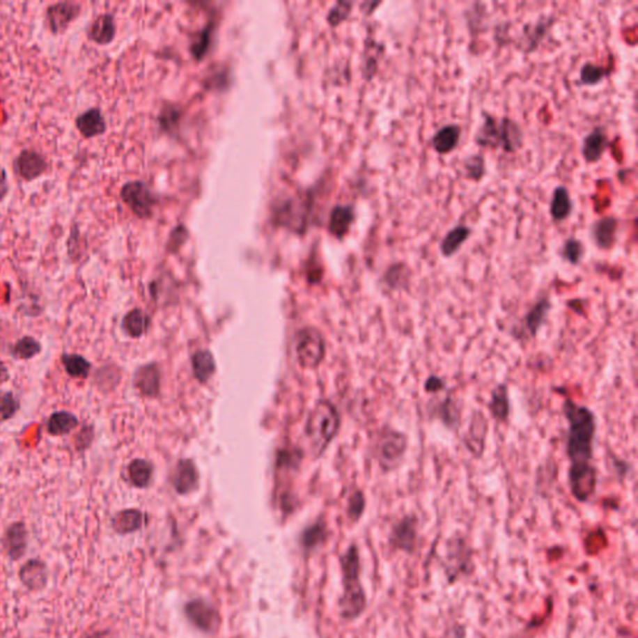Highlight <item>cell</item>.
I'll return each mask as SVG.
<instances>
[{
    "label": "cell",
    "mask_w": 638,
    "mask_h": 638,
    "mask_svg": "<svg viewBox=\"0 0 638 638\" xmlns=\"http://www.w3.org/2000/svg\"><path fill=\"white\" fill-rule=\"evenodd\" d=\"M563 415L568 421L566 453L570 460L568 485L573 497L587 502L595 494L597 470L593 460V440L596 435V417L591 409L566 399Z\"/></svg>",
    "instance_id": "cell-1"
},
{
    "label": "cell",
    "mask_w": 638,
    "mask_h": 638,
    "mask_svg": "<svg viewBox=\"0 0 638 638\" xmlns=\"http://www.w3.org/2000/svg\"><path fill=\"white\" fill-rule=\"evenodd\" d=\"M483 124L474 135V141L478 148L497 150L501 148L506 154H515L524 146L525 135L520 125L508 116L497 118L483 111Z\"/></svg>",
    "instance_id": "cell-2"
},
{
    "label": "cell",
    "mask_w": 638,
    "mask_h": 638,
    "mask_svg": "<svg viewBox=\"0 0 638 638\" xmlns=\"http://www.w3.org/2000/svg\"><path fill=\"white\" fill-rule=\"evenodd\" d=\"M344 592L341 600L342 616L347 620H355L366 611V592L359 579L361 560L355 545H352L341 559Z\"/></svg>",
    "instance_id": "cell-3"
},
{
    "label": "cell",
    "mask_w": 638,
    "mask_h": 638,
    "mask_svg": "<svg viewBox=\"0 0 638 638\" xmlns=\"http://www.w3.org/2000/svg\"><path fill=\"white\" fill-rule=\"evenodd\" d=\"M339 428L337 409L329 402H319L314 407L307 421V433L311 450L314 456H319L336 437Z\"/></svg>",
    "instance_id": "cell-4"
},
{
    "label": "cell",
    "mask_w": 638,
    "mask_h": 638,
    "mask_svg": "<svg viewBox=\"0 0 638 638\" xmlns=\"http://www.w3.org/2000/svg\"><path fill=\"white\" fill-rule=\"evenodd\" d=\"M297 358L302 366L316 368L325 358V341L314 328H304L298 333L296 345Z\"/></svg>",
    "instance_id": "cell-5"
},
{
    "label": "cell",
    "mask_w": 638,
    "mask_h": 638,
    "mask_svg": "<svg viewBox=\"0 0 638 638\" xmlns=\"http://www.w3.org/2000/svg\"><path fill=\"white\" fill-rule=\"evenodd\" d=\"M83 12V6L77 1H58L47 6L45 23L53 36L65 34L71 24L74 23Z\"/></svg>",
    "instance_id": "cell-6"
},
{
    "label": "cell",
    "mask_w": 638,
    "mask_h": 638,
    "mask_svg": "<svg viewBox=\"0 0 638 638\" xmlns=\"http://www.w3.org/2000/svg\"><path fill=\"white\" fill-rule=\"evenodd\" d=\"M408 450V437L396 430L383 434L379 443V462L384 470H393L400 465Z\"/></svg>",
    "instance_id": "cell-7"
},
{
    "label": "cell",
    "mask_w": 638,
    "mask_h": 638,
    "mask_svg": "<svg viewBox=\"0 0 638 638\" xmlns=\"http://www.w3.org/2000/svg\"><path fill=\"white\" fill-rule=\"evenodd\" d=\"M121 200L140 219H146L154 207L155 199L148 186L141 181L125 183L120 191Z\"/></svg>",
    "instance_id": "cell-8"
},
{
    "label": "cell",
    "mask_w": 638,
    "mask_h": 638,
    "mask_svg": "<svg viewBox=\"0 0 638 638\" xmlns=\"http://www.w3.org/2000/svg\"><path fill=\"white\" fill-rule=\"evenodd\" d=\"M47 169V157L33 148H24L14 159V171L26 182L42 178Z\"/></svg>",
    "instance_id": "cell-9"
},
{
    "label": "cell",
    "mask_w": 638,
    "mask_h": 638,
    "mask_svg": "<svg viewBox=\"0 0 638 638\" xmlns=\"http://www.w3.org/2000/svg\"><path fill=\"white\" fill-rule=\"evenodd\" d=\"M185 612L189 620L203 632H216L221 625L219 611L202 600H194L187 603Z\"/></svg>",
    "instance_id": "cell-10"
},
{
    "label": "cell",
    "mask_w": 638,
    "mask_h": 638,
    "mask_svg": "<svg viewBox=\"0 0 638 638\" xmlns=\"http://www.w3.org/2000/svg\"><path fill=\"white\" fill-rule=\"evenodd\" d=\"M418 540V520L408 515L394 525L390 534L389 543L394 549L412 554Z\"/></svg>",
    "instance_id": "cell-11"
},
{
    "label": "cell",
    "mask_w": 638,
    "mask_h": 638,
    "mask_svg": "<svg viewBox=\"0 0 638 638\" xmlns=\"http://www.w3.org/2000/svg\"><path fill=\"white\" fill-rule=\"evenodd\" d=\"M28 538V529L22 521L13 522L6 527L1 538V545L6 555L9 559H12L13 561H18L19 559H22L26 554L29 543Z\"/></svg>",
    "instance_id": "cell-12"
},
{
    "label": "cell",
    "mask_w": 638,
    "mask_h": 638,
    "mask_svg": "<svg viewBox=\"0 0 638 638\" xmlns=\"http://www.w3.org/2000/svg\"><path fill=\"white\" fill-rule=\"evenodd\" d=\"M617 232H618V219L615 216H606L602 219H596L590 227V235L592 241L602 251H609L614 249L617 242Z\"/></svg>",
    "instance_id": "cell-13"
},
{
    "label": "cell",
    "mask_w": 638,
    "mask_h": 638,
    "mask_svg": "<svg viewBox=\"0 0 638 638\" xmlns=\"http://www.w3.org/2000/svg\"><path fill=\"white\" fill-rule=\"evenodd\" d=\"M554 24L555 17H541L535 23L526 24L520 36V47L522 52L531 53L536 50Z\"/></svg>",
    "instance_id": "cell-14"
},
{
    "label": "cell",
    "mask_w": 638,
    "mask_h": 638,
    "mask_svg": "<svg viewBox=\"0 0 638 638\" xmlns=\"http://www.w3.org/2000/svg\"><path fill=\"white\" fill-rule=\"evenodd\" d=\"M77 130L84 139H94L104 135L107 130V121L99 107H90L79 114L75 118Z\"/></svg>",
    "instance_id": "cell-15"
},
{
    "label": "cell",
    "mask_w": 638,
    "mask_h": 638,
    "mask_svg": "<svg viewBox=\"0 0 638 638\" xmlns=\"http://www.w3.org/2000/svg\"><path fill=\"white\" fill-rule=\"evenodd\" d=\"M609 137L602 127H595L589 132L581 145V155L587 164H596L602 159L609 148Z\"/></svg>",
    "instance_id": "cell-16"
},
{
    "label": "cell",
    "mask_w": 638,
    "mask_h": 638,
    "mask_svg": "<svg viewBox=\"0 0 638 638\" xmlns=\"http://www.w3.org/2000/svg\"><path fill=\"white\" fill-rule=\"evenodd\" d=\"M19 579H20V582L31 591L42 590L47 585V579H49L47 565L38 559L29 560L25 562L20 568Z\"/></svg>",
    "instance_id": "cell-17"
},
{
    "label": "cell",
    "mask_w": 638,
    "mask_h": 638,
    "mask_svg": "<svg viewBox=\"0 0 638 638\" xmlns=\"http://www.w3.org/2000/svg\"><path fill=\"white\" fill-rule=\"evenodd\" d=\"M116 36V23L113 14L102 13L94 19L88 29V39L98 45H109Z\"/></svg>",
    "instance_id": "cell-18"
},
{
    "label": "cell",
    "mask_w": 638,
    "mask_h": 638,
    "mask_svg": "<svg viewBox=\"0 0 638 638\" xmlns=\"http://www.w3.org/2000/svg\"><path fill=\"white\" fill-rule=\"evenodd\" d=\"M134 385L137 391L143 396L154 398L160 393L159 368L154 363L142 366L134 375Z\"/></svg>",
    "instance_id": "cell-19"
},
{
    "label": "cell",
    "mask_w": 638,
    "mask_h": 638,
    "mask_svg": "<svg viewBox=\"0 0 638 638\" xmlns=\"http://www.w3.org/2000/svg\"><path fill=\"white\" fill-rule=\"evenodd\" d=\"M461 127L458 124H448L442 126L433 135L430 143L434 151L439 155L453 153L460 142Z\"/></svg>",
    "instance_id": "cell-20"
},
{
    "label": "cell",
    "mask_w": 638,
    "mask_h": 638,
    "mask_svg": "<svg viewBox=\"0 0 638 638\" xmlns=\"http://www.w3.org/2000/svg\"><path fill=\"white\" fill-rule=\"evenodd\" d=\"M173 486L178 494H189L199 486V473L191 460L178 461L173 474Z\"/></svg>",
    "instance_id": "cell-21"
},
{
    "label": "cell",
    "mask_w": 638,
    "mask_h": 638,
    "mask_svg": "<svg viewBox=\"0 0 638 638\" xmlns=\"http://www.w3.org/2000/svg\"><path fill=\"white\" fill-rule=\"evenodd\" d=\"M473 233L472 227L467 225H458L446 232L443 237L439 249L445 258H450L460 251L461 247L467 242Z\"/></svg>",
    "instance_id": "cell-22"
},
{
    "label": "cell",
    "mask_w": 638,
    "mask_h": 638,
    "mask_svg": "<svg viewBox=\"0 0 638 638\" xmlns=\"http://www.w3.org/2000/svg\"><path fill=\"white\" fill-rule=\"evenodd\" d=\"M573 201L566 186H556L550 202V215L556 222H563L573 215Z\"/></svg>",
    "instance_id": "cell-23"
},
{
    "label": "cell",
    "mask_w": 638,
    "mask_h": 638,
    "mask_svg": "<svg viewBox=\"0 0 638 638\" xmlns=\"http://www.w3.org/2000/svg\"><path fill=\"white\" fill-rule=\"evenodd\" d=\"M79 426V418L66 410H56L47 420V432L52 437H65Z\"/></svg>",
    "instance_id": "cell-24"
},
{
    "label": "cell",
    "mask_w": 638,
    "mask_h": 638,
    "mask_svg": "<svg viewBox=\"0 0 638 638\" xmlns=\"http://www.w3.org/2000/svg\"><path fill=\"white\" fill-rule=\"evenodd\" d=\"M143 525V514L137 508H126L118 511L111 520L114 530L125 535L131 532L137 531Z\"/></svg>",
    "instance_id": "cell-25"
},
{
    "label": "cell",
    "mask_w": 638,
    "mask_h": 638,
    "mask_svg": "<svg viewBox=\"0 0 638 638\" xmlns=\"http://www.w3.org/2000/svg\"><path fill=\"white\" fill-rule=\"evenodd\" d=\"M488 433V424L484 415L481 413L475 414L472 420L470 429L467 430V445L469 449L476 456H481L485 446V439Z\"/></svg>",
    "instance_id": "cell-26"
},
{
    "label": "cell",
    "mask_w": 638,
    "mask_h": 638,
    "mask_svg": "<svg viewBox=\"0 0 638 638\" xmlns=\"http://www.w3.org/2000/svg\"><path fill=\"white\" fill-rule=\"evenodd\" d=\"M550 309H551V302L549 298L544 297L540 301L536 302L535 306L529 311V313L526 314L524 325L531 337H536L538 332L544 325L545 320L547 318Z\"/></svg>",
    "instance_id": "cell-27"
},
{
    "label": "cell",
    "mask_w": 638,
    "mask_h": 638,
    "mask_svg": "<svg viewBox=\"0 0 638 638\" xmlns=\"http://www.w3.org/2000/svg\"><path fill=\"white\" fill-rule=\"evenodd\" d=\"M489 410L491 417L497 421H506L510 414V400H508V387L505 384L497 385L491 393L489 402Z\"/></svg>",
    "instance_id": "cell-28"
},
{
    "label": "cell",
    "mask_w": 638,
    "mask_h": 638,
    "mask_svg": "<svg viewBox=\"0 0 638 638\" xmlns=\"http://www.w3.org/2000/svg\"><path fill=\"white\" fill-rule=\"evenodd\" d=\"M355 221V211L350 206H337L331 213L329 230L338 238L347 235Z\"/></svg>",
    "instance_id": "cell-29"
},
{
    "label": "cell",
    "mask_w": 638,
    "mask_h": 638,
    "mask_svg": "<svg viewBox=\"0 0 638 638\" xmlns=\"http://www.w3.org/2000/svg\"><path fill=\"white\" fill-rule=\"evenodd\" d=\"M66 374L74 379H86L91 371L90 363L83 355L77 353H64L60 358Z\"/></svg>",
    "instance_id": "cell-30"
},
{
    "label": "cell",
    "mask_w": 638,
    "mask_h": 638,
    "mask_svg": "<svg viewBox=\"0 0 638 638\" xmlns=\"http://www.w3.org/2000/svg\"><path fill=\"white\" fill-rule=\"evenodd\" d=\"M150 319L141 309H132L125 314L123 329L131 338H140L148 332Z\"/></svg>",
    "instance_id": "cell-31"
},
{
    "label": "cell",
    "mask_w": 638,
    "mask_h": 638,
    "mask_svg": "<svg viewBox=\"0 0 638 638\" xmlns=\"http://www.w3.org/2000/svg\"><path fill=\"white\" fill-rule=\"evenodd\" d=\"M42 343L31 336H24L14 343L10 348L13 358L18 361H29L42 353Z\"/></svg>",
    "instance_id": "cell-32"
},
{
    "label": "cell",
    "mask_w": 638,
    "mask_h": 638,
    "mask_svg": "<svg viewBox=\"0 0 638 638\" xmlns=\"http://www.w3.org/2000/svg\"><path fill=\"white\" fill-rule=\"evenodd\" d=\"M127 475L134 486L146 488L153 478V465L143 459H135L129 464Z\"/></svg>",
    "instance_id": "cell-33"
},
{
    "label": "cell",
    "mask_w": 638,
    "mask_h": 638,
    "mask_svg": "<svg viewBox=\"0 0 638 638\" xmlns=\"http://www.w3.org/2000/svg\"><path fill=\"white\" fill-rule=\"evenodd\" d=\"M192 369L196 379L201 383H206L216 371L215 359L208 350H200L192 357Z\"/></svg>",
    "instance_id": "cell-34"
},
{
    "label": "cell",
    "mask_w": 638,
    "mask_h": 638,
    "mask_svg": "<svg viewBox=\"0 0 638 638\" xmlns=\"http://www.w3.org/2000/svg\"><path fill=\"white\" fill-rule=\"evenodd\" d=\"M609 68L597 65L591 61H586L579 69V84L582 86H595L609 75Z\"/></svg>",
    "instance_id": "cell-35"
},
{
    "label": "cell",
    "mask_w": 638,
    "mask_h": 638,
    "mask_svg": "<svg viewBox=\"0 0 638 638\" xmlns=\"http://www.w3.org/2000/svg\"><path fill=\"white\" fill-rule=\"evenodd\" d=\"M585 244L575 237H568L560 249V256L563 260L568 262L573 266L579 265L585 257Z\"/></svg>",
    "instance_id": "cell-36"
},
{
    "label": "cell",
    "mask_w": 638,
    "mask_h": 638,
    "mask_svg": "<svg viewBox=\"0 0 638 638\" xmlns=\"http://www.w3.org/2000/svg\"><path fill=\"white\" fill-rule=\"evenodd\" d=\"M462 169L465 178L475 182L481 181L486 175V161L484 155L474 154L467 156V159L464 160Z\"/></svg>",
    "instance_id": "cell-37"
},
{
    "label": "cell",
    "mask_w": 638,
    "mask_h": 638,
    "mask_svg": "<svg viewBox=\"0 0 638 638\" xmlns=\"http://www.w3.org/2000/svg\"><path fill=\"white\" fill-rule=\"evenodd\" d=\"M385 284L391 290H399L408 284L409 268L405 263H394L384 273Z\"/></svg>",
    "instance_id": "cell-38"
},
{
    "label": "cell",
    "mask_w": 638,
    "mask_h": 638,
    "mask_svg": "<svg viewBox=\"0 0 638 638\" xmlns=\"http://www.w3.org/2000/svg\"><path fill=\"white\" fill-rule=\"evenodd\" d=\"M20 409V402L10 390L0 389V424L13 419Z\"/></svg>",
    "instance_id": "cell-39"
},
{
    "label": "cell",
    "mask_w": 638,
    "mask_h": 638,
    "mask_svg": "<svg viewBox=\"0 0 638 638\" xmlns=\"http://www.w3.org/2000/svg\"><path fill=\"white\" fill-rule=\"evenodd\" d=\"M325 536H327L325 525L322 521H319L303 531L301 536L302 546L306 550L316 549L317 546L325 543Z\"/></svg>",
    "instance_id": "cell-40"
},
{
    "label": "cell",
    "mask_w": 638,
    "mask_h": 638,
    "mask_svg": "<svg viewBox=\"0 0 638 638\" xmlns=\"http://www.w3.org/2000/svg\"><path fill=\"white\" fill-rule=\"evenodd\" d=\"M366 508V499L361 491H355L349 499L348 516L350 520L358 521Z\"/></svg>",
    "instance_id": "cell-41"
},
{
    "label": "cell",
    "mask_w": 638,
    "mask_h": 638,
    "mask_svg": "<svg viewBox=\"0 0 638 638\" xmlns=\"http://www.w3.org/2000/svg\"><path fill=\"white\" fill-rule=\"evenodd\" d=\"M352 6H353V3L352 1H339L336 6H333L329 15H328V20L332 25H338V24L342 23L343 20L348 18L349 14H350V10H352Z\"/></svg>",
    "instance_id": "cell-42"
},
{
    "label": "cell",
    "mask_w": 638,
    "mask_h": 638,
    "mask_svg": "<svg viewBox=\"0 0 638 638\" xmlns=\"http://www.w3.org/2000/svg\"><path fill=\"white\" fill-rule=\"evenodd\" d=\"M94 426H81L80 432L77 433V437H75V448H77V451L83 453L85 450L89 449L91 444L94 442Z\"/></svg>",
    "instance_id": "cell-43"
},
{
    "label": "cell",
    "mask_w": 638,
    "mask_h": 638,
    "mask_svg": "<svg viewBox=\"0 0 638 638\" xmlns=\"http://www.w3.org/2000/svg\"><path fill=\"white\" fill-rule=\"evenodd\" d=\"M210 39H211V30H203L201 36L199 38V40L195 42V44L192 45V53H194V55H196L199 59L201 58L203 54L206 53L207 47H208V44H210Z\"/></svg>",
    "instance_id": "cell-44"
},
{
    "label": "cell",
    "mask_w": 638,
    "mask_h": 638,
    "mask_svg": "<svg viewBox=\"0 0 638 638\" xmlns=\"http://www.w3.org/2000/svg\"><path fill=\"white\" fill-rule=\"evenodd\" d=\"M442 638H467V627L456 623L445 630Z\"/></svg>",
    "instance_id": "cell-45"
},
{
    "label": "cell",
    "mask_w": 638,
    "mask_h": 638,
    "mask_svg": "<svg viewBox=\"0 0 638 638\" xmlns=\"http://www.w3.org/2000/svg\"><path fill=\"white\" fill-rule=\"evenodd\" d=\"M10 192V185L8 180V172L3 166H0V202L4 201Z\"/></svg>",
    "instance_id": "cell-46"
},
{
    "label": "cell",
    "mask_w": 638,
    "mask_h": 638,
    "mask_svg": "<svg viewBox=\"0 0 638 638\" xmlns=\"http://www.w3.org/2000/svg\"><path fill=\"white\" fill-rule=\"evenodd\" d=\"M444 388H445V384H444L443 380L437 378L435 375H432V377L426 379V384H424V389L428 393H437V391L443 390Z\"/></svg>",
    "instance_id": "cell-47"
},
{
    "label": "cell",
    "mask_w": 638,
    "mask_h": 638,
    "mask_svg": "<svg viewBox=\"0 0 638 638\" xmlns=\"http://www.w3.org/2000/svg\"><path fill=\"white\" fill-rule=\"evenodd\" d=\"M10 379V373L6 363L0 359V384H4Z\"/></svg>",
    "instance_id": "cell-48"
}]
</instances>
